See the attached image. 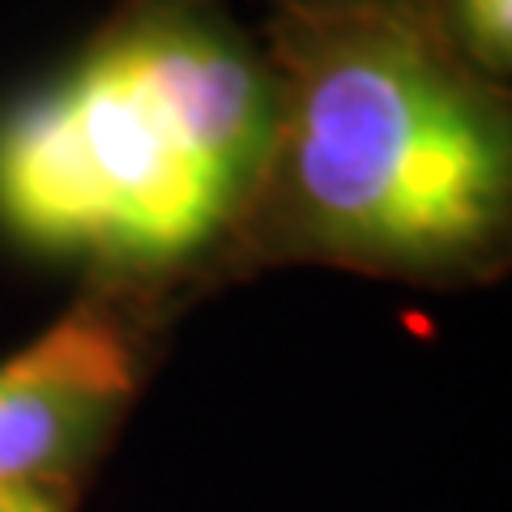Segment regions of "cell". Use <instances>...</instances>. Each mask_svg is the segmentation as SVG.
Instances as JSON below:
<instances>
[{
  "mask_svg": "<svg viewBox=\"0 0 512 512\" xmlns=\"http://www.w3.org/2000/svg\"><path fill=\"white\" fill-rule=\"evenodd\" d=\"M274 124V56L222 0H120L0 107V235L171 312L235 278Z\"/></svg>",
  "mask_w": 512,
  "mask_h": 512,
  "instance_id": "1",
  "label": "cell"
},
{
  "mask_svg": "<svg viewBox=\"0 0 512 512\" xmlns=\"http://www.w3.org/2000/svg\"><path fill=\"white\" fill-rule=\"evenodd\" d=\"M278 124L235 278L333 265L410 286H478L512 244L508 90L423 13H269Z\"/></svg>",
  "mask_w": 512,
  "mask_h": 512,
  "instance_id": "2",
  "label": "cell"
},
{
  "mask_svg": "<svg viewBox=\"0 0 512 512\" xmlns=\"http://www.w3.org/2000/svg\"><path fill=\"white\" fill-rule=\"evenodd\" d=\"M167 312L86 286L0 359V491L82 495L154 367Z\"/></svg>",
  "mask_w": 512,
  "mask_h": 512,
  "instance_id": "3",
  "label": "cell"
},
{
  "mask_svg": "<svg viewBox=\"0 0 512 512\" xmlns=\"http://www.w3.org/2000/svg\"><path fill=\"white\" fill-rule=\"evenodd\" d=\"M423 18L487 82H500L512 69V0H427Z\"/></svg>",
  "mask_w": 512,
  "mask_h": 512,
  "instance_id": "4",
  "label": "cell"
},
{
  "mask_svg": "<svg viewBox=\"0 0 512 512\" xmlns=\"http://www.w3.org/2000/svg\"><path fill=\"white\" fill-rule=\"evenodd\" d=\"M274 13H423L427 0H269Z\"/></svg>",
  "mask_w": 512,
  "mask_h": 512,
  "instance_id": "5",
  "label": "cell"
},
{
  "mask_svg": "<svg viewBox=\"0 0 512 512\" xmlns=\"http://www.w3.org/2000/svg\"><path fill=\"white\" fill-rule=\"evenodd\" d=\"M82 495L73 491H47V487H22L0 491V512H77Z\"/></svg>",
  "mask_w": 512,
  "mask_h": 512,
  "instance_id": "6",
  "label": "cell"
}]
</instances>
